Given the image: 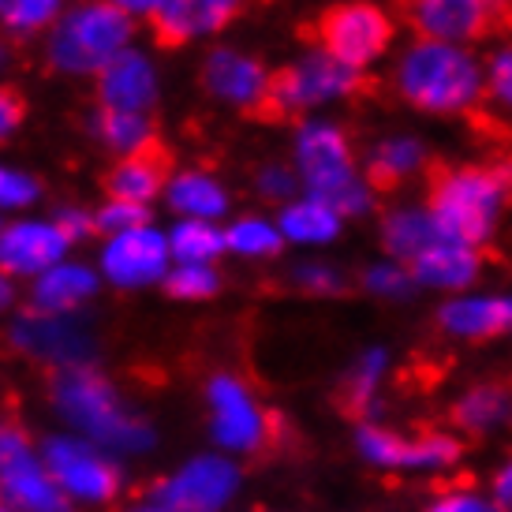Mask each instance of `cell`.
<instances>
[{"instance_id":"38","label":"cell","mask_w":512,"mask_h":512,"mask_svg":"<svg viewBox=\"0 0 512 512\" xmlns=\"http://www.w3.org/2000/svg\"><path fill=\"white\" fill-rule=\"evenodd\" d=\"M486 86H490V94L512 109V45L509 49H501L498 57L490 60V68H486Z\"/></svg>"},{"instance_id":"24","label":"cell","mask_w":512,"mask_h":512,"mask_svg":"<svg viewBox=\"0 0 512 512\" xmlns=\"http://www.w3.org/2000/svg\"><path fill=\"white\" fill-rule=\"evenodd\" d=\"M98 292V277L86 266H68L60 262L49 273L38 277L34 285V311L42 314H72L79 311L86 299Z\"/></svg>"},{"instance_id":"43","label":"cell","mask_w":512,"mask_h":512,"mask_svg":"<svg viewBox=\"0 0 512 512\" xmlns=\"http://www.w3.org/2000/svg\"><path fill=\"white\" fill-rule=\"evenodd\" d=\"M288 191H296V176H292L288 169H266L262 172V195L285 199Z\"/></svg>"},{"instance_id":"3","label":"cell","mask_w":512,"mask_h":512,"mask_svg":"<svg viewBox=\"0 0 512 512\" xmlns=\"http://www.w3.org/2000/svg\"><path fill=\"white\" fill-rule=\"evenodd\" d=\"M400 98L423 113H471L486 90V75L464 45L419 42L397 64Z\"/></svg>"},{"instance_id":"47","label":"cell","mask_w":512,"mask_h":512,"mask_svg":"<svg viewBox=\"0 0 512 512\" xmlns=\"http://www.w3.org/2000/svg\"><path fill=\"white\" fill-rule=\"evenodd\" d=\"M12 303V281H8V273L0 270V311Z\"/></svg>"},{"instance_id":"25","label":"cell","mask_w":512,"mask_h":512,"mask_svg":"<svg viewBox=\"0 0 512 512\" xmlns=\"http://www.w3.org/2000/svg\"><path fill=\"white\" fill-rule=\"evenodd\" d=\"M382 240H385V251L397 258V262H415V258L423 255L427 247H434L441 236L438 221L430 217V210H415V206H404V210H393V214H385L382 221Z\"/></svg>"},{"instance_id":"28","label":"cell","mask_w":512,"mask_h":512,"mask_svg":"<svg viewBox=\"0 0 512 512\" xmlns=\"http://www.w3.org/2000/svg\"><path fill=\"white\" fill-rule=\"evenodd\" d=\"M341 221L344 217L329 202L307 195L303 202H292L285 214H281V236H288V240L296 243H326L341 232Z\"/></svg>"},{"instance_id":"13","label":"cell","mask_w":512,"mask_h":512,"mask_svg":"<svg viewBox=\"0 0 512 512\" xmlns=\"http://www.w3.org/2000/svg\"><path fill=\"white\" fill-rule=\"evenodd\" d=\"M400 12L423 42L464 45L505 27L490 0H400Z\"/></svg>"},{"instance_id":"39","label":"cell","mask_w":512,"mask_h":512,"mask_svg":"<svg viewBox=\"0 0 512 512\" xmlns=\"http://www.w3.org/2000/svg\"><path fill=\"white\" fill-rule=\"evenodd\" d=\"M38 199V184L23 172L0 169V206H27Z\"/></svg>"},{"instance_id":"8","label":"cell","mask_w":512,"mask_h":512,"mask_svg":"<svg viewBox=\"0 0 512 512\" xmlns=\"http://www.w3.org/2000/svg\"><path fill=\"white\" fill-rule=\"evenodd\" d=\"M314 42L333 60L363 72L393 42V15L382 12L370 0H344V4H333L318 15Z\"/></svg>"},{"instance_id":"7","label":"cell","mask_w":512,"mask_h":512,"mask_svg":"<svg viewBox=\"0 0 512 512\" xmlns=\"http://www.w3.org/2000/svg\"><path fill=\"white\" fill-rule=\"evenodd\" d=\"M206 408H210V438L221 453L251 456L277 441L273 415L236 374H214L206 382Z\"/></svg>"},{"instance_id":"27","label":"cell","mask_w":512,"mask_h":512,"mask_svg":"<svg viewBox=\"0 0 512 512\" xmlns=\"http://www.w3.org/2000/svg\"><path fill=\"white\" fill-rule=\"evenodd\" d=\"M385 378V352L382 348H370L352 363V370L344 374L341 389H337V408H341L348 419H359V423H370V412H374V397H378V385Z\"/></svg>"},{"instance_id":"26","label":"cell","mask_w":512,"mask_h":512,"mask_svg":"<svg viewBox=\"0 0 512 512\" xmlns=\"http://www.w3.org/2000/svg\"><path fill=\"white\" fill-rule=\"evenodd\" d=\"M423 169H427V146L419 139L397 135V139H385V143L374 146V154L367 161V184L374 191H389V187H400Z\"/></svg>"},{"instance_id":"36","label":"cell","mask_w":512,"mask_h":512,"mask_svg":"<svg viewBox=\"0 0 512 512\" xmlns=\"http://www.w3.org/2000/svg\"><path fill=\"white\" fill-rule=\"evenodd\" d=\"M363 281H367V288L374 292V296H389V299L408 296L412 285H415L412 270H408L404 262H382V266H370Z\"/></svg>"},{"instance_id":"23","label":"cell","mask_w":512,"mask_h":512,"mask_svg":"<svg viewBox=\"0 0 512 512\" xmlns=\"http://www.w3.org/2000/svg\"><path fill=\"white\" fill-rule=\"evenodd\" d=\"M512 419V385H475L449 408V427L460 434H490Z\"/></svg>"},{"instance_id":"20","label":"cell","mask_w":512,"mask_h":512,"mask_svg":"<svg viewBox=\"0 0 512 512\" xmlns=\"http://www.w3.org/2000/svg\"><path fill=\"white\" fill-rule=\"evenodd\" d=\"M438 326L449 337H464V341H490V337L512 333V296L453 299L438 311Z\"/></svg>"},{"instance_id":"1","label":"cell","mask_w":512,"mask_h":512,"mask_svg":"<svg viewBox=\"0 0 512 512\" xmlns=\"http://www.w3.org/2000/svg\"><path fill=\"white\" fill-rule=\"evenodd\" d=\"M49 400L75 438L98 445L109 456H146L157 445V430L139 412H131L116 385L90 363L57 370Z\"/></svg>"},{"instance_id":"40","label":"cell","mask_w":512,"mask_h":512,"mask_svg":"<svg viewBox=\"0 0 512 512\" xmlns=\"http://www.w3.org/2000/svg\"><path fill=\"white\" fill-rule=\"evenodd\" d=\"M296 281L299 288H307V292H341V273L333 270V266H322V262H307V266H296Z\"/></svg>"},{"instance_id":"48","label":"cell","mask_w":512,"mask_h":512,"mask_svg":"<svg viewBox=\"0 0 512 512\" xmlns=\"http://www.w3.org/2000/svg\"><path fill=\"white\" fill-rule=\"evenodd\" d=\"M0 512H15V509L8 505V501H0Z\"/></svg>"},{"instance_id":"46","label":"cell","mask_w":512,"mask_h":512,"mask_svg":"<svg viewBox=\"0 0 512 512\" xmlns=\"http://www.w3.org/2000/svg\"><path fill=\"white\" fill-rule=\"evenodd\" d=\"M120 512H172L169 505H161L157 498H146V501H135V505H128V509Z\"/></svg>"},{"instance_id":"18","label":"cell","mask_w":512,"mask_h":512,"mask_svg":"<svg viewBox=\"0 0 512 512\" xmlns=\"http://www.w3.org/2000/svg\"><path fill=\"white\" fill-rule=\"evenodd\" d=\"M202 86L214 94V98L228 101V105H240L243 113L251 116L266 98V86H270V72L258 64V60L232 53V49H217L202 64Z\"/></svg>"},{"instance_id":"29","label":"cell","mask_w":512,"mask_h":512,"mask_svg":"<svg viewBox=\"0 0 512 512\" xmlns=\"http://www.w3.org/2000/svg\"><path fill=\"white\" fill-rule=\"evenodd\" d=\"M169 202H172V210H180L187 221H210V217H221L228 206L221 184H214L210 176H199V172L180 176V180L169 187Z\"/></svg>"},{"instance_id":"21","label":"cell","mask_w":512,"mask_h":512,"mask_svg":"<svg viewBox=\"0 0 512 512\" xmlns=\"http://www.w3.org/2000/svg\"><path fill=\"white\" fill-rule=\"evenodd\" d=\"M408 270H412L415 285L468 288L479 277V270H483V255H479V247H468V243L438 240L415 262H408Z\"/></svg>"},{"instance_id":"37","label":"cell","mask_w":512,"mask_h":512,"mask_svg":"<svg viewBox=\"0 0 512 512\" xmlns=\"http://www.w3.org/2000/svg\"><path fill=\"white\" fill-rule=\"evenodd\" d=\"M98 221V232H109V236H124V232H135V228H146L150 214L139 202H109L101 214H94Z\"/></svg>"},{"instance_id":"15","label":"cell","mask_w":512,"mask_h":512,"mask_svg":"<svg viewBox=\"0 0 512 512\" xmlns=\"http://www.w3.org/2000/svg\"><path fill=\"white\" fill-rule=\"evenodd\" d=\"M169 255V240L161 232L135 228V232L109 240L105 255H101V273L116 288H146L169 277Z\"/></svg>"},{"instance_id":"35","label":"cell","mask_w":512,"mask_h":512,"mask_svg":"<svg viewBox=\"0 0 512 512\" xmlns=\"http://www.w3.org/2000/svg\"><path fill=\"white\" fill-rule=\"evenodd\" d=\"M427 512H509L501 509L494 498H483V494H475L464 479L460 483H449L445 490H441V498L430 505Z\"/></svg>"},{"instance_id":"31","label":"cell","mask_w":512,"mask_h":512,"mask_svg":"<svg viewBox=\"0 0 512 512\" xmlns=\"http://www.w3.org/2000/svg\"><path fill=\"white\" fill-rule=\"evenodd\" d=\"M281 228H273L270 221H262V217H243L236 225L225 232V243L228 251H236L243 258H270L281 251Z\"/></svg>"},{"instance_id":"11","label":"cell","mask_w":512,"mask_h":512,"mask_svg":"<svg viewBox=\"0 0 512 512\" xmlns=\"http://www.w3.org/2000/svg\"><path fill=\"white\" fill-rule=\"evenodd\" d=\"M243 475L228 453H202L184 460L169 479H161L154 498L172 512H221L240 494Z\"/></svg>"},{"instance_id":"45","label":"cell","mask_w":512,"mask_h":512,"mask_svg":"<svg viewBox=\"0 0 512 512\" xmlns=\"http://www.w3.org/2000/svg\"><path fill=\"white\" fill-rule=\"evenodd\" d=\"M113 4H120L124 12H146V15H154L165 0H113Z\"/></svg>"},{"instance_id":"30","label":"cell","mask_w":512,"mask_h":512,"mask_svg":"<svg viewBox=\"0 0 512 512\" xmlns=\"http://www.w3.org/2000/svg\"><path fill=\"white\" fill-rule=\"evenodd\" d=\"M225 247V232H217L210 221H180L169 236V251L191 266H210Z\"/></svg>"},{"instance_id":"32","label":"cell","mask_w":512,"mask_h":512,"mask_svg":"<svg viewBox=\"0 0 512 512\" xmlns=\"http://www.w3.org/2000/svg\"><path fill=\"white\" fill-rule=\"evenodd\" d=\"M98 135L116 150H139L146 139H154L146 128L143 113H120V109H101L98 113Z\"/></svg>"},{"instance_id":"4","label":"cell","mask_w":512,"mask_h":512,"mask_svg":"<svg viewBox=\"0 0 512 512\" xmlns=\"http://www.w3.org/2000/svg\"><path fill=\"white\" fill-rule=\"evenodd\" d=\"M296 161L311 199L329 202L341 217L370 210L374 187L356 176L352 143L337 124H303L296 139Z\"/></svg>"},{"instance_id":"34","label":"cell","mask_w":512,"mask_h":512,"mask_svg":"<svg viewBox=\"0 0 512 512\" xmlns=\"http://www.w3.org/2000/svg\"><path fill=\"white\" fill-rule=\"evenodd\" d=\"M60 0H0V15L12 30H42L57 15Z\"/></svg>"},{"instance_id":"10","label":"cell","mask_w":512,"mask_h":512,"mask_svg":"<svg viewBox=\"0 0 512 512\" xmlns=\"http://www.w3.org/2000/svg\"><path fill=\"white\" fill-rule=\"evenodd\" d=\"M42 460L57 486L72 501L83 505H109L120 494V471L105 449L75 434H53L42 445Z\"/></svg>"},{"instance_id":"16","label":"cell","mask_w":512,"mask_h":512,"mask_svg":"<svg viewBox=\"0 0 512 512\" xmlns=\"http://www.w3.org/2000/svg\"><path fill=\"white\" fill-rule=\"evenodd\" d=\"M243 0H165L154 15L150 27L161 49H180L191 38L217 34L240 15Z\"/></svg>"},{"instance_id":"6","label":"cell","mask_w":512,"mask_h":512,"mask_svg":"<svg viewBox=\"0 0 512 512\" xmlns=\"http://www.w3.org/2000/svg\"><path fill=\"white\" fill-rule=\"evenodd\" d=\"M131 38V15L113 0H90L60 19L49 57L60 72H105Z\"/></svg>"},{"instance_id":"22","label":"cell","mask_w":512,"mask_h":512,"mask_svg":"<svg viewBox=\"0 0 512 512\" xmlns=\"http://www.w3.org/2000/svg\"><path fill=\"white\" fill-rule=\"evenodd\" d=\"M154 90V72L139 53H120L98 79L101 109H120V113H143L154 101Z\"/></svg>"},{"instance_id":"9","label":"cell","mask_w":512,"mask_h":512,"mask_svg":"<svg viewBox=\"0 0 512 512\" xmlns=\"http://www.w3.org/2000/svg\"><path fill=\"white\" fill-rule=\"evenodd\" d=\"M0 501L15 512H75L45 460L34 456L27 434L12 423H0Z\"/></svg>"},{"instance_id":"12","label":"cell","mask_w":512,"mask_h":512,"mask_svg":"<svg viewBox=\"0 0 512 512\" xmlns=\"http://www.w3.org/2000/svg\"><path fill=\"white\" fill-rule=\"evenodd\" d=\"M356 445L363 460L385 471H438L460 460V441L453 434L423 430V434H397L378 423H359Z\"/></svg>"},{"instance_id":"2","label":"cell","mask_w":512,"mask_h":512,"mask_svg":"<svg viewBox=\"0 0 512 512\" xmlns=\"http://www.w3.org/2000/svg\"><path fill=\"white\" fill-rule=\"evenodd\" d=\"M512 172L509 165H460V169H434L430 176L427 210L438 221L441 236L456 243L490 240L501 210L509 202Z\"/></svg>"},{"instance_id":"14","label":"cell","mask_w":512,"mask_h":512,"mask_svg":"<svg viewBox=\"0 0 512 512\" xmlns=\"http://www.w3.org/2000/svg\"><path fill=\"white\" fill-rule=\"evenodd\" d=\"M12 341L19 352H27L34 359L57 363L64 367H83L86 359L94 356V341L72 314H23L12 329Z\"/></svg>"},{"instance_id":"41","label":"cell","mask_w":512,"mask_h":512,"mask_svg":"<svg viewBox=\"0 0 512 512\" xmlns=\"http://www.w3.org/2000/svg\"><path fill=\"white\" fill-rule=\"evenodd\" d=\"M23 116H27V98L12 86H0V143L23 124Z\"/></svg>"},{"instance_id":"42","label":"cell","mask_w":512,"mask_h":512,"mask_svg":"<svg viewBox=\"0 0 512 512\" xmlns=\"http://www.w3.org/2000/svg\"><path fill=\"white\" fill-rule=\"evenodd\" d=\"M57 228L68 236V243H75V240H86L90 232H98V221L79 214V210H64V214L57 217Z\"/></svg>"},{"instance_id":"44","label":"cell","mask_w":512,"mask_h":512,"mask_svg":"<svg viewBox=\"0 0 512 512\" xmlns=\"http://www.w3.org/2000/svg\"><path fill=\"white\" fill-rule=\"evenodd\" d=\"M490 486H494V501H498L501 509L512 512V460L498 471V475H494V483Z\"/></svg>"},{"instance_id":"5","label":"cell","mask_w":512,"mask_h":512,"mask_svg":"<svg viewBox=\"0 0 512 512\" xmlns=\"http://www.w3.org/2000/svg\"><path fill=\"white\" fill-rule=\"evenodd\" d=\"M363 86H367V75L318 49V53H307L299 64H288L281 72H273L266 98L251 116L266 120V124L296 120L299 113H307V109H314V105H322L329 98H352Z\"/></svg>"},{"instance_id":"17","label":"cell","mask_w":512,"mask_h":512,"mask_svg":"<svg viewBox=\"0 0 512 512\" xmlns=\"http://www.w3.org/2000/svg\"><path fill=\"white\" fill-rule=\"evenodd\" d=\"M68 251V236L49 221H19L0 232V270L15 277H42Z\"/></svg>"},{"instance_id":"33","label":"cell","mask_w":512,"mask_h":512,"mask_svg":"<svg viewBox=\"0 0 512 512\" xmlns=\"http://www.w3.org/2000/svg\"><path fill=\"white\" fill-rule=\"evenodd\" d=\"M221 288V277L214 273V266H191L180 262L176 270H169L165 277V292L172 299H210Z\"/></svg>"},{"instance_id":"19","label":"cell","mask_w":512,"mask_h":512,"mask_svg":"<svg viewBox=\"0 0 512 512\" xmlns=\"http://www.w3.org/2000/svg\"><path fill=\"white\" fill-rule=\"evenodd\" d=\"M172 150L161 139H146L139 150H131L116 169L105 172V191L113 202H139L154 199L172 176Z\"/></svg>"}]
</instances>
